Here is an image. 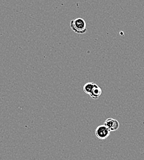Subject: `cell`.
Returning a JSON list of instances; mask_svg holds the SVG:
<instances>
[{
	"label": "cell",
	"mask_w": 144,
	"mask_h": 160,
	"mask_svg": "<svg viewBox=\"0 0 144 160\" xmlns=\"http://www.w3.org/2000/svg\"><path fill=\"white\" fill-rule=\"evenodd\" d=\"M70 27L72 30L77 34H83L87 30L85 21L81 18L71 20L70 22Z\"/></svg>",
	"instance_id": "6da1fadb"
},
{
	"label": "cell",
	"mask_w": 144,
	"mask_h": 160,
	"mask_svg": "<svg viewBox=\"0 0 144 160\" xmlns=\"http://www.w3.org/2000/svg\"><path fill=\"white\" fill-rule=\"evenodd\" d=\"M101 94H102L101 88L100 86H98L96 84H95L91 94H90V96L93 99H98L101 96Z\"/></svg>",
	"instance_id": "277c9868"
},
{
	"label": "cell",
	"mask_w": 144,
	"mask_h": 160,
	"mask_svg": "<svg viewBox=\"0 0 144 160\" xmlns=\"http://www.w3.org/2000/svg\"><path fill=\"white\" fill-rule=\"evenodd\" d=\"M104 125L109 129L110 131H117L120 128V123L117 120L108 118L105 121Z\"/></svg>",
	"instance_id": "3957f363"
},
{
	"label": "cell",
	"mask_w": 144,
	"mask_h": 160,
	"mask_svg": "<svg viewBox=\"0 0 144 160\" xmlns=\"http://www.w3.org/2000/svg\"><path fill=\"white\" fill-rule=\"evenodd\" d=\"M95 85V83H94V82H89L86 83V84L83 86V91H84L86 94L90 95V94H91V91H92V90H93V89Z\"/></svg>",
	"instance_id": "5b68a950"
},
{
	"label": "cell",
	"mask_w": 144,
	"mask_h": 160,
	"mask_svg": "<svg viewBox=\"0 0 144 160\" xmlns=\"http://www.w3.org/2000/svg\"><path fill=\"white\" fill-rule=\"evenodd\" d=\"M110 132L109 129L104 124L98 126L95 130V135L100 140L106 139L110 136Z\"/></svg>",
	"instance_id": "7a4b0ae2"
}]
</instances>
